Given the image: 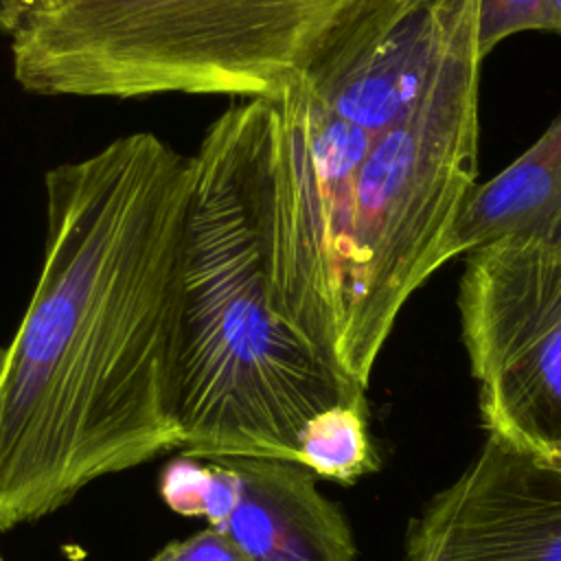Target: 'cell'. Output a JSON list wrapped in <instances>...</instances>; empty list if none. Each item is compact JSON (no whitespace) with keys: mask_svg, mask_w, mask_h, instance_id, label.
<instances>
[{"mask_svg":"<svg viewBox=\"0 0 561 561\" xmlns=\"http://www.w3.org/2000/svg\"><path fill=\"white\" fill-rule=\"evenodd\" d=\"M191 188L193 156L153 131L46 171L37 283L0 346V530L182 449Z\"/></svg>","mask_w":561,"mask_h":561,"instance_id":"1","label":"cell"},{"mask_svg":"<svg viewBox=\"0 0 561 561\" xmlns=\"http://www.w3.org/2000/svg\"><path fill=\"white\" fill-rule=\"evenodd\" d=\"M478 37L432 90L373 136L353 175L316 162L267 110L250 136V191L274 309L362 388L476 184Z\"/></svg>","mask_w":561,"mask_h":561,"instance_id":"2","label":"cell"},{"mask_svg":"<svg viewBox=\"0 0 561 561\" xmlns=\"http://www.w3.org/2000/svg\"><path fill=\"white\" fill-rule=\"evenodd\" d=\"M250 131L243 101L208 125L193 153L180 451L298 462L307 421L366 401V388L274 309L250 191Z\"/></svg>","mask_w":561,"mask_h":561,"instance_id":"3","label":"cell"},{"mask_svg":"<svg viewBox=\"0 0 561 561\" xmlns=\"http://www.w3.org/2000/svg\"><path fill=\"white\" fill-rule=\"evenodd\" d=\"M368 0H11L13 77L42 96L274 99Z\"/></svg>","mask_w":561,"mask_h":561,"instance_id":"4","label":"cell"},{"mask_svg":"<svg viewBox=\"0 0 561 561\" xmlns=\"http://www.w3.org/2000/svg\"><path fill=\"white\" fill-rule=\"evenodd\" d=\"M458 311L486 436L561 462V250L506 239L467 254Z\"/></svg>","mask_w":561,"mask_h":561,"instance_id":"5","label":"cell"},{"mask_svg":"<svg viewBox=\"0 0 561 561\" xmlns=\"http://www.w3.org/2000/svg\"><path fill=\"white\" fill-rule=\"evenodd\" d=\"M476 20L478 0H368L300 81L329 112L379 134L432 90Z\"/></svg>","mask_w":561,"mask_h":561,"instance_id":"6","label":"cell"},{"mask_svg":"<svg viewBox=\"0 0 561 561\" xmlns=\"http://www.w3.org/2000/svg\"><path fill=\"white\" fill-rule=\"evenodd\" d=\"M454 486L451 561H561V462L486 436Z\"/></svg>","mask_w":561,"mask_h":561,"instance_id":"7","label":"cell"},{"mask_svg":"<svg viewBox=\"0 0 561 561\" xmlns=\"http://www.w3.org/2000/svg\"><path fill=\"white\" fill-rule=\"evenodd\" d=\"M232 473L224 533L250 561H357L351 526L300 462L221 456Z\"/></svg>","mask_w":561,"mask_h":561,"instance_id":"8","label":"cell"},{"mask_svg":"<svg viewBox=\"0 0 561 561\" xmlns=\"http://www.w3.org/2000/svg\"><path fill=\"white\" fill-rule=\"evenodd\" d=\"M506 239L561 245V114L519 158L473 188L445 239L440 265Z\"/></svg>","mask_w":561,"mask_h":561,"instance_id":"9","label":"cell"},{"mask_svg":"<svg viewBox=\"0 0 561 561\" xmlns=\"http://www.w3.org/2000/svg\"><path fill=\"white\" fill-rule=\"evenodd\" d=\"M298 462L316 478L355 484L379 469V454L368 432V401L329 408L300 432Z\"/></svg>","mask_w":561,"mask_h":561,"instance_id":"10","label":"cell"},{"mask_svg":"<svg viewBox=\"0 0 561 561\" xmlns=\"http://www.w3.org/2000/svg\"><path fill=\"white\" fill-rule=\"evenodd\" d=\"M526 31H552L550 0H478V55L484 59L506 37Z\"/></svg>","mask_w":561,"mask_h":561,"instance_id":"11","label":"cell"},{"mask_svg":"<svg viewBox=\"0 0 561 561\" xmlns=\"http://www.w3.org/2000/svg\"><path fill=\"white\" fill-rule=\"evenodd\" d=\"M456 506L454 482L436 493L425 511L410 522L408 530V561H451L449 530Z\"/></svg>","mask_w":561,"mask_h":561,"instance_id":"12","label":"cell"},{"mask_svg":"<svg viewBox=\"0 0 561 561\" xmlns=\"http://www.w3.org/2000/svg\"><path fill=\"white\" fill-rule=\"evenodd\" d=\"M195 561H250L224 533L206 526L182 539Z\"/></svg>","mask_w":561,"mask_h":561,"instance_id":"13","label":"cell"},{"mask_svg":"<svg viewBox=\"0 0 561 561\" xmlns=\"http://www.w3.org/2000/svg\"><path fill=\"white\" fill-rule=\"evenodd\" d=\"M149 561H195V559L186 550L184 541H171V543L162 546Z\"/></svg>","mask_w":561,"mask_h":561,"instance_id":"14","label":"cell"},{"mask_svg":"<svg viewBox=\"0 0 561 561\" xmlns=\"http://www.w3.org/2000/svg\"><path fill=\"white\" fill-rule=\"evenodd\" d=\"M550 11H552V33L561 37V0H550Z\"/></svg>","mask_w":561,"mask_h":561,"instance_id":"15","label":"cell"},{"mask_svg":"<svg viewBox=\"0 0 561 561\" xmlns=\"http://www.w3.org/2000/svg\"><path fill=\"white\" fill-rule=\"evenodd\" d=\"M11 18V0H0V31L7 28Z\"/></svg>","mask_w":561,"mask_h":561,"instance_id":"16","label":"cell"},{"mask_svg":"<svg viewBox=\"0 0 561 561\" xmlns=\"http://www.w3.org/2000/svg\"><path fill=\"white\" fill-rule=\"evenodd\" d=\"M0 561H7V557H4V552H2V548H0Z\"/></svg>","mask_w":561,"mask_h":561,"instance_id":"17","label":"cell"},{"mask_svg":"<svg viewBox=\"0 0 561 561\" xmlns=\"http://www.w3.org/2000/svg\"><path fill=\"white\" fill-rule=\"evenodd\" d=\"M557 248H559V250H561V245H557Z\"/></svg>","mask_w":561,"mask_h":561,"instance_id":"18","label":"cell"}]
</instances>
